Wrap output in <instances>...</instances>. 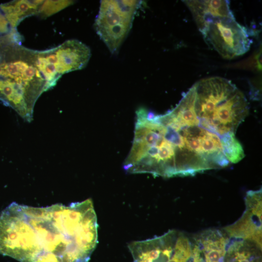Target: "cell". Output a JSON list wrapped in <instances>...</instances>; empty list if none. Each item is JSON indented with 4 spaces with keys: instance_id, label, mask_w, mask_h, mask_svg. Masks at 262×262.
Wrapping results in <instances>:
<instances>
[{
    "instance_id": "cell-1",
    "label": "cell",
    "mask_w": 262,
    "mask_h": 262,
    "mask_svg": "<svg viewBox=\"0 0 262 262\" xmlns=\"http://www.w3.org/2000/svg\"><path fill=\"white\" fill-rule=\"evenodd\" d=\"M98 229L91 199L46 207L13 202L0 214V253L20 262H88Z\"/></svg>"
},
{
    "instance_id": "cell-2",
    "label": "cell",
    "mask_w": 262,
    "mask_h": 262,
    "mask_svg": "<svg viewBox=\"0 0 262 262\" xmlns=\"http://www.w3.org/2000/svg\"><path fill=\"white\" fill-rule=\"evenodd\" d=\"M136 118L128 158L136 172L170 178L206 171L190 150V135L170 111L156 115L140 108Z\"/></svg>"
},
{
    "instance_id": "cell-3",
    "label": "cell",
    "mask_w": 262,
    "mask_h": 262,
    "mask_svg": "<svg viewBox=\"0 0 262 262\" xmlns=\"http://www.w3.org/2000/svg\"><path fill=\"white\" fill-rule=\"evenodd\" d=\"M22 38L16 28L0 37V100L30 122L37 100L49 89L37 66V50L23 46Z\"/></svg>"
},
{
    "instance_id": "cell-4",
    "label": "cell",
    "mask_w": 262,
    "mask_h": 262,
    "mask_svg": "<svg viewBox=\"0 0 262 262\" xmlns=\"http://www.w3.org/2000/svg\"><path fill=\"white\" fill-rule=\"evenodd\" d=\"M194 85L197 116L223 139L235 135L249 111L244 94L230 81L219 77L203 79Z\"/></svg>"
},
{
    "instance_id": "cell-5",
    "label": "cell",
    "mask_w": 262,
    "mask_h": 262,
    "mask_svg": "<svg viewBox=\"0 0 262 262\" xmlns=\"http://www.w3.org/2000/svg\"><path fill=\"white\" fill-rule=\"evenodd\" d=\"M138 0H101L94 27L112 53L117 52L129 33Z\"/></svg>"
},
{
    "instance_id": "cell-6",
    "label": "cell",
    "mask_w": 262,
    "mask_h": 262,
    "mask_svg": "<svg viewBox=\"0 0 262 262\" xmlns=\"http://www.w3.org/2000/svg\"><path fill=\"white\" fill-rule=\"evenodd\" d=\"M200 32L209 47L225 59L244 54L252 43L248 30L238 23L234 16L215 19Z\"/></svg>"
},
{
    "instance_id": "cell-7",
    "label": "cell",
    "mask_w": 262,
    "mask_h": 262,
    "mask_svg": "<svg viewBox=\"0 0 262 262\" xmlns=\"http://www.w3.org/2000/svg\"><path fill=\"white\" fill-rule=\"evenodd\" d=\"M41 56L54 67L58 76L83 68L91 56L90 49L81 41L68 40L55 48L40 51Z\"/></svg>"
},
{
    "instance_id": "cell-8",
    "label": "cell",
    "mask_w": 262,
    "mask_h": 262,
    "mask_svg": "<svg viewBox=\"0 0 262 262\" xmlns=\"http://www.w3.org/2000/svg\"><path fill=\"white\" fill-rule=\"evenodd\" d=\"M246 206L242 217L225 230L230 237L251 240L262 246V203Z\"/></svg>"
},
{
    "instance_id": "cell-9",
    "label": "cell",
    "mask_w": 262,
    "mask_h": 262,
    "mask_svg": "<svg viewBox=\"0 0 262 262\" xmlns=\"http://www.w3.org/2000/svg\"><path fill=\"white\" fill-rule=\"evenodd\" d=\"M183 1L190 11L199 31L215 19L234 16L228 0H191Z\"/></svg>"
},
{
    "instance_id": "cell-10",
    "label": "cell",
    "mask_w": 262,
    "mask_h": 262,
    "mask_svg": "<svg viewBox=\"0 0 262 262\" xmlns=\"http://www.w3.org/2000/svg\"><path fill=\"white\" fill-rule=\"evenodd\" d=\"M44 0H18L0 5V9L4 14L11 28H16L25 18L37 14Z\"/></svg>"
},
{
    "instance_id": "cell-11",
    "label": "cell",
    "mask_w": 262,
    "mask_h": 262,
    "mask_svg": "<svg viewBox=\"0 0 262 262\" xmlns=\"http://www.w3.org/2000/svg\"><path fill=\"white\" fill-rule=\"evenodd\" d=\"M71 0H44L37 14L42 17L49 16L72 4Z\"/></svg>"
},
{
    "instance_id": "cell-12",
    "label": "cell",
    "mask_w": 262,
    "mask_h": 262,
    "mask_svg": "<svg viewBox=\"0 0 262 262\" xmlns=\"http://www.w3.org/2000/svg\"><path fill=\"white\" fill-rule=\"evenodd\" d=\"M8 21L0 9V33L6 34L11 30Z\"/></svg>"
},
{
    "instance_id": "cell-13",
    "label": "cell",
    "mask_w": 262,
    "mask_h": 262,
    "mask_svg": "<svg viewBox=\"0 0 262 262\" xmlns=\"http://www.w3.org/2000/svg\"><path fill=\"white\" fill-rule=\"evenodd\" d=\"M255 59L256 61V67L259 70L262 69V51L261 49L257 53L255 56Z\"/></svg>"
}]
</instances>
